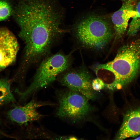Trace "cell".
Returning a JSON list of instances; mask_svg holds the SVG:
<instances>
[{"mask_svg": "<svg viewBox=\"0 0 140 140\" xmlns=\"http://www.w3.org/2000/svg\"><path fill=\"white\" fill-rule=\"evenodd\" d=\"M121 0V1H123H123H126L127 0Z\"/></svg>", "mask_w": 140, "mask_h": 140, "instance_id": "2e32d148", "label": "cell"}, {"mask_svg": "<svg viewBox=\"0 0 140 140\" xmlns=\"http://www.w3.org/2000/svg\"><path fill=\"white\" fill-rule=\"evenodd\" d=\"M58 80L61 85L82 94L89 100L95 98L91 76L84 68L66 72L60 76Z\"/></svg>", "mask_w": 140, "mask_h": 140, "instance_id": "8992f818", "label": "cell"}, {"mask_svg": "<svg viewBox=\"0 0 140 140\" xmlns=\"http://www.w3.org/2000/svg\"><path fill=\"white\" fill-rule=\"evenodd\" d=\"M57 0H20L15 17L23 40L39 44L56 42L64 30L63 11Z\"/></svg>", "mask_w": 140, "mask_h": 140, "instance_id": "6da1fadb", "label": "cell"}, {"mask_svg": "<svg viewBox=\"0 0 140 140\" xmlns=\"http://www.w3.org/2000/svg\"><path fill=\"white\" fill-rule=\"evenodd\" d=\"M74 28L76 37L83 46L96 50L103 48L115 35L111 22L96 15L83 18Z\"/></svg>", "mask_w": 140, "mask_h": 140, "instance_id": "7a4b0ae2", "label": "cell"}, {"mask_svg": "<svg viewBox=\"0 0 140 140\" xmlns=\"http://www.w3.org/2000/svg\"><path fill=\"white\" fill-rule=\"evenodd\" d=\"M138 1L127 0L123 1L121 7L111 15V21L115 38H121L127 32L129 20L135 15L134 9Z\"/></svg>", "mask_w": 140, "mask_h": 140, "instance_id": "ba28073f", "label": "cell"}, {"mask_svg": "<svg viewBox=\"0 0 140 140\" xmlns=\"http://www.w3.org/2000/svg\"><path fill=\"white\" fill-rule=\"evenodd\" d=\"M50 103L37 101L32 99L24 106H17L10 110L8 113L9 119L19 125L27 124L41 119L43 115L39 113L37 109L48 105H53Z\"/></svg>", "mask_w": 140, "mask_h": 140, "instance_id": "52a82bcc", "label": "cell"}, {"mask_svg": "<svg viewBox=\"0 0 140 140\" xmlns=\"http://www.w3.org/2000/svg\"><path fill=\"white\" fill-rule=\"evenodd\" d=\"M57 94L58 117L76 122L85 119L90 112L89 99L82 94L68 89Z\"/></svg>", "mask_w": 140, "mask_h": 140, "instance_id": "5b68a950", "label": "cell"}, {"mask_svg": "<svg viewBox=\"0 0 140 140\" xmlns=\"http://www.w3.org/2000/svg\"><path fill=\"white\" fill-rule=\"evenodd\" d=\"M15 101L11 91L10 84L8 81L6 79L0 80V104Z\"/></svg>", "mask_w": 140, "mask_h": 140, "instance_id": "7c38bea8", "label": "cell"}, {"mask_svg": "<svg viewBox=\"0 0 140 140\" xmlns=\"http://www.w3.org/2000/svg\"><path fill=\"white\" fill-rule=\"evenodd\" d=\"M92 86L94 90L98 91L105 88V84L101 79L97 78L93 80L92 82Z\"/></svg>", "mask_w": 140, "mask_h": 140, "instance_id": "5bb4252c", "label": "cell"}, {"mask_svg": "<svg viewBox=\"0 0 140 140\" xmlns=\"http://www.w3.org/2000/svg\"><path fill=\"white\" fill-rule=\"evenodd\" d=\"M133 139L134 140H140V136L137 137L135 138V139Z\"/></svg>", "mask_w": 140, "mask_h": 140, "instance_id": "9a60e30c", "label": "cell"}, {"mask_svg": "<svg viewBox=\"0 0 140 140\" xmlns=\"http://www.w3.org/2000/svg\"><path fill=\"white\" fill-rule=\"evenodd\" d=\"M123 116L122 124L115 139L123 140L140 135V104L129 108Z\"/></svg>", "mask_w": 140, "mask_h": 140, "instance_id": "9c48e42d", "label": "cell"}, {"mask_svg": "<svg viewBox=\"0 0 140 140\" xmlns=\"http://www.w3.org/2000/svg\"><path fill=\"white\" fill-rule=\"evenodd\" d=\"M19 46L16 38L9 30L0 29V69H3L15 60Z\"/></svg>", "mask_w": 140, "mask_h": 140, "instance_id": "30bf717a", "label": "cell"}, {"mask_svg": "<svg viewBox=\"0 0 140 140\" xmlns=\"http://www.w3.org/2000/svg\"><path fill=\"white\" fill-rule=\"evenodd\" d=\"M99 67L112 72L124 86L129 83L140 69V36L121 47L113 60L99 64Z\"/></svg>", "mask_w": 140, "mask_h": 140, "instance_id": "3957f363", "label": "cell"}, {"mask_svg": "<svg viewBox=\"0 0 140 140\" xmlns=\"http://www.w3.org/2000/svg\"><path fill=\"white\" fill-rule=\"evenodd\" d=\"M68 55L57 53L48 55L40 64L30 85L22 92L16 90L20 100H24L38 90L54 82L69 66Z\"/></svg>", "mask_w": 140, "mask_h": 140, "instance_id": "277c9868", "label": "cell"}, {"mask_svg": "<svg viewBox=\"0 0 140 140\" xmlns=\"http://www.w3.org/2000/svg\"><path fill=\"white\" fill-rule=\"evenodd\" d=\"M12 12V7L10 4L5 1L0 0V22L8 19Z\"/></svg>", "mask_w": 140, "mask_h": 140, "instance_id": "4fadbf2b", "label": "cell"}, {"mask_svg": "<svg viewBox=\"0 0 140 140\" xmlns=\"http://www.w3.org/2000/svg\"><path fill=\"white\" fill-rule=\"evenodd\" d=\"M134 11L135 15L129 24L127 32L129 37L136 35L140 30V0L137 2Z\"/></svg>", "mask_w": 140, "mask_h": 140, "instance_id": "8fae6325", "label": "cell"}]
</instances>
